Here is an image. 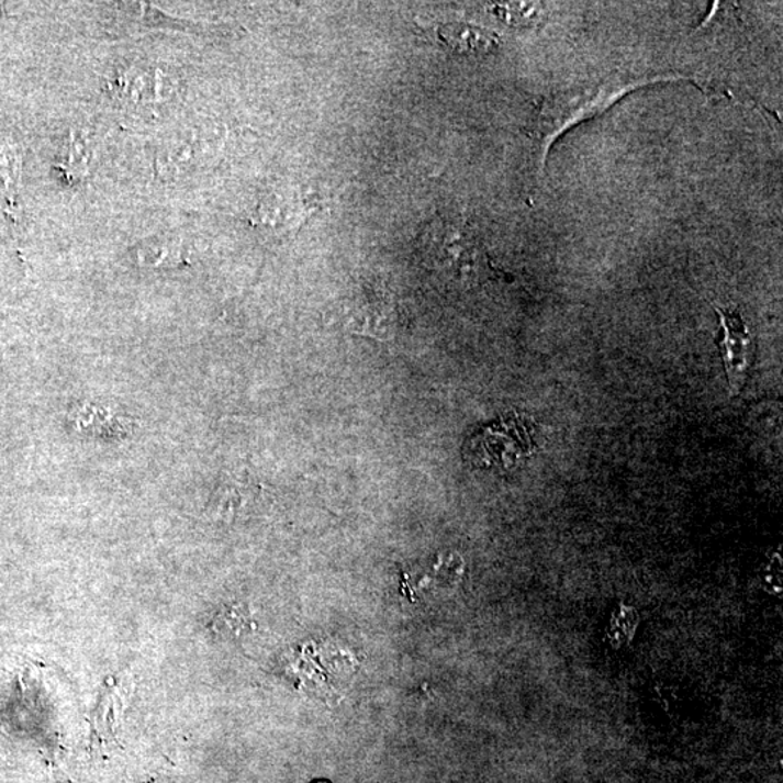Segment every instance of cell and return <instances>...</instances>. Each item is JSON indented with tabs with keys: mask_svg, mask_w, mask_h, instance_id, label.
Masks as SVG:
<instances>
[{
	"mask_svg": "<svg viewBox=\"0 0 783 783\" xmlns=\"http://www.w3.org/2000/svg\"><path fill=\"white\" fill-rule=\"evenodd\" d=\"M722 334L717 338L719 355L726 370L731 395L743 391L753 363L754 346L749 329L737 311L715 310Z\"/></svg>",
	"mask_w": 783,
	"mask_h": 783,
	"instance_id": "2",
	"label": "cell"
},
{
	"mask_svg": "<svg viewBox=\"0 0 783 783\" xmlns=\"http://www.w3.org/2000/svg\"><path fill=\"white\" fill-rule=\"evenodd\" d=\"M420 244L428 266L452 282L473 287L496 273L481 238L463 221H433L425 228Z\"/></svg>",
	"mask_w": 783,
	"mask_h": 783,
	"instance_id": "1",
	"label": "cell"
},
{
	"mask_svg": "<svg viewBox=\"0 0 783 783\" xmlns=\"http://www.w3.org/2000/svg\"><path fill=\"white\" fill-rule=\"evenodd\" d=\"M138 259L144 266L171 267L182 261V247L175 242L147 244L138 251Z\"/></svg>",
	"mask_w": 783,
	"mask_h": 783,
	"instance_id": "6",
	"label": "cell"
},
{
	"mask_svg": "<svg viewBox=\"0 0 783 783\" xmlns=\"http://www.w3.org/2000/svg\"><path fill=\"white\" fill-rule=\"evenodd\" d=\"M21 160L22 157L18 148L8 147L3 149L2 170L4 182H7L9 190L16 188L18 182H20Z\"/></svg>",
	"mask_w": 783,
	"mask_h": 783,
	"instance_id": "7",
	"label": "cell"
},
{
	"mask_svg": "<svg viewBox=\"0 0 783 783\" xmlns=\"http://www.w3.org/2000/svg\"><path fill=\"white\" fill-rule=\"evenodd\" d=\"M637 624L638 615L636 609L631 608V606L619 605L617 611H614L608 630H606L611 645L617 647V649L628 645L636 635Z\"/></svg>",
	"mask_w": 783,
	"mask_h": 783,
	"instance_id": "4",
	"label": "cell"
},
{
	"mask_svg": "<svg viewBox=\"0 0 783 783\" xmlns=\"http://www.w3.org/2000/svg\"><path fill=\"white\" fill-rule=\"evenodd\" d=\"M438 37L451 52L463 56H485L500 45V37L493 31L460 22L443 25Z\"/></svg>",
	"mask_w": 783,
	"mask_h": 783,
	"instance_id": "3",
	"label": "cell"
},
{
	"mask_svg": "<svg viewBox=\"0 0 783 783\" xmlns=\"http://www.w3.org/2000/svg\"><path fill=\"white\" fill-rule=\"evenodd\" d=\"M492 11L508 25L524 26L536 24L541 18L542 8L540 3L510 2L495 3Z\"/></svg>",
	"mask_w": 783,
	"mask_h": 783,
	"instance_id": "5",
	"label": "cell"
}]
</instances>
